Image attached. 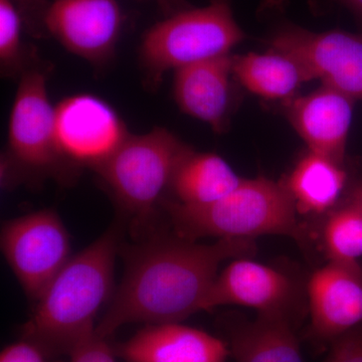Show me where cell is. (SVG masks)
Here are the masks:
<instances>
[{"label":"cell","mask_w":362,"mask_h":362,"mask_svg":"<svg viewBox=\"0 0 362 362\" xmlns=\"http://www.w3.org/2000/svg\"><path fill=\"white\" fill-rule=\"evenodd\" d=\"M125 271L108 310L96 325L108 339L132 323H181L202 305L225 261L250 258L254 240L221 239L213 244L156 230L132 246L121 247Z\"/></svg>","instance_id":"1"},{"label":"cell","mask_w":362,"mask_h":362,"mask_svg":"<svg viewBox=\"0 0 362 362\" xmlns=\"http://www.w3.org/2000/svg\"><path fill=\"white\" fill-rule=\"evenodd\" d=\"M120 228L101 237L69 259L35 302L21 338L39 346L49 358L70 356L96 330L95 319L114 294V268Z\"/></svg>","instance_id":"2"},{"label":"cell","mask_w":362,"mask_h":362,"mask_svg":"<svg viewBox=\"0 0 362 362\" xmlns=\"http://www.w3.org/2000/svg\"><path fill=\"white\" fill-rule=\"evenodd\" d=\"M160 207L173 233L188 240H255L269 235L300 240L303 235L289 190L284 183L266 177L243 178L233 192L206 206H183L163 199Z\"/></svg>","instance_id":"3"},{"label":"cell","mask_w":362,"mask_h":362,"mask_svg":"<svg viewBox=\"0 0 362 362\" xmlns=\"http://www.w3.org/2000/svg\"><path fill=\"white\" fill-rule=\"evenodd\" d=\"M190 151L171 131L156 127L145 134L129 135L95 169L139 237L153 230L157 209L176 169Z\"/></svg>","instance_id":"4"},{"label":"cell","mask_w":362,"mask_h":362,"mask_svg":"<svg viewBox=\"0 0 362 362\" xmlns=\"http://www.w3.org/2000/svg\"><path fill=\"white\" fill-rule=\"evenodd\" d=\"M244 39L230 0L175 11L143 35L139 58L145 80L150 88L158 87L168 71L230 54Z\"/></svg>","instance_id":"5"},{"label":"cell","mask_w":362,"mask_h":362,"mask_svg":"<svg viewBox=\"0 0 362 362\" xmlns=\"http://www.w3.org/2000/svg\"><path fill=\"white\" fill-rule=\"evenodd\" d=\"M47 73L30 66L21 76L8 124V152L2 180L49 177L64 180L70 166L59 156L54 134V106L47 93Z\"/></svg>","instance_id":"6"},{"label":"cell","mask_w":362,"mask_h":362,"mask_svg":"<svg viewBox=\"0 0 362 362\" xmlns=\"http://www.w3.org/2000/svg\"><path fill=\"white\" fill-rule=\"evenodd\" d=\"M0 244L7 264L33 302L71 258L70 235L52 209L6 221Z\"/></svg>","instance_id":"7"},{"label":"cell","mask_w":362,"mask_h":362,"mask_svg":"<svg viewBox=\"0 0 362 362\" xmlns=\"http://www.w3.org/2000/svg\"><path fill=\"white\" fill-rule=\"evenodd\" d=\"M270 47L294 61L306 82L320 80L354 101H362L361 35L287 26L272 37Z\"/></svg>","instance_id":"8"},{"label":"cell","mask_w":362,"mask_h":362,"mask_svg":"<svg viewBox=\"0 0 362 362\" xmlns=\"http://www.w3.org/2000/svg\"><path fill=\"white\" fill-rule=\"evenodd\" d=\"M54 134L59 156L71 169H96L129 137L115 109L100 97L77 94L54 106Z\"/></svg>","instance_id":"9"},{"label":"cell","mask_w":362,"mask_h":362,"mask_svg":"<svg viewBox=\"0 0 362 362\" xmlns=\"http://www.w3.org/2000/svg\"><path fill=\"white\" fill-rule=\"evenodd\" d=\"M306 286L276 267L247 258L233 259L216 276L202 311L226 305L247 307L262 315L287 317L301 322L306 304Z\"/></svg>","instance_id":"10"},{"label":"cell","mask_w":362,"mask_h":362,"mask_svg":"<svg viewBox=\"0 0 362 362\" xmlns=\"http://www.w3.org/2000/svg\"><path fill=\"white\" fill-rule=\"evenodd\" d=\"M123 21L118 0H52L42 16L54 40L95 66L113 58Z\"/></svg>","instance_id":"11"},{"label":"cell","mask_w":362,"mask_h":362,"mask_svg":"<svg viewBox=\"0 0 362 362\" xmlns=\"http://www.w3.org/2000/svg\"><path fill=\"white\" fill-rule=\"evenodd\" d=\"M310 324L306 338L321 351L362 324V267L328 261L306 284Z\"/></svg>","instance_id":"12"},{"label":"cell","mask_w":362,"mask_h":362,"mask_svg":"<svg viewBox=\"0 0 362 362\" xmlns=\"http://www.w3.org/2000/svg\"><path fill=\"white\" fill-rule=\"evenodd\" d=\"M354 102L339 90L322 85L286 103L287 117L309 151L342 164Z\"/></svg>","instance_id":"13"},{"label":"cell","mask_w":362,"mask_h":362,"mask_svg":"<svg viewBox=\"0 0 362 362\" xmlns=\"http://www.w3.org/2000/svg\"><path fill=\"white\" fill-rule=\"evenodd\" d=\"M126 362H226V341L181 323L145 325L126 341L113 346Z\"/></svg>","instance_id":"14"},{"label":"cell","mask_w":362,"mask_h":362,"mask_svg":"<svg viewBox=\"0 0 362 362\" xmlns=\"http://www.w3.org/2000/svg\"><path fill=\"white\" fill-rule=\"evenodd\" d=\"M233 56L218 57L175 71L173 98L188 116L225 132L232 105Z\"/></svg>","instance_id":"15"},{"label":"cell","mask_w":362,"mask_h":362,"mask_svg":"<svg viewBox=\"0 0 362 362\" xmlns=\"http://www.w3.org/2000/svg\"><path fill=\"white\" fill-rule=\"evenodd\" d=\"M299 325L287 317L262 314L255 320L226 317L221 321L235 362H304Z\"/></svg>","instance_id":"16"},{"label":"cell","mask_w":362,"mask_h":362,"mask_svg":"<svg viewBox=\"0 0 362 362\" xmlns=\"http://www.w3.org/2000/svg\"><path fill=\"white\" fill-rule=\"evenodd\" d=\"M242 180L223 157L192 150L176 169L169 192L177 204L206 206L230 194Z\"/></svg>","instance_id":"17"},{"label":"cell","mask_w":362,"mask_h":362,"mask_svg":"<svg viewBox=\"0 0 362 362\" xmlns=\"http://www.w3.org/2000/svg\"><path fill=\"white\" fill-rule=\"evenodd\" d=\"M346 181L342 164L308 151L283 183L292 195L298 213L321 216L337 206Z\"/></svg>","instance_id":"18"},{"label":"cell","mask_w":362,"mask_h":362,"mask_svg":"<svg viewBox=\"0 0 362 362\" xmlns=\"http://www.w3.org/2000/svg\"><path fill=\"white\" fill-rule=\"evenodd\" d=\"M233 75L252 94L286 103L294 99L300 86L306 82L294 61L272 49L266 54L233 56Z\"/></svg>","instance_id":"19"},{"label":"cell","mask_w":362,"mask_h":362,"mask_svg":"<svg viewBox=\"0 0 362 362\" xmlns=\"http://www.w3.org/2000/svg\"><path fill=\"white\" fill-rule=\"evenodd\" d=\"M328 261L358 263L362 257V209L345 201L327 214L322 228Z\"/></svg>","instance_id":"20"},{"label":"cell","mask_w":362,"mask_h":362,"mask_svg":"<svg viewBox=\"0 0 362 362\" xmlns=\"http://www.w3.org/2000/svg\"><path fill=\"white\" fill-rule=\"evenodd\" d=\"M23 26V16L14 0H0V66L6 77H18L33 66L25 56Z\"/></svg>","instance_id":"21"},{"label":"cell","mask_w":362,"mask_h":362,"mask_svg":"<svg viewBox=\"0 0 362 362\" xmlns=\"http://www.w3.org/2000/svg\"><path fill=\"white\" fill-rule=\"evenodd\" d=\"M323 362H362V324L329 345Z\"/></svg>","instance_id":"22"},{"label":"cell","mask_w":362,"mask_h":362,"mask_svg":"<svg viewBox=\"0 0 362 362\" xmlns=\"http://www.w3.org/2000/svg\"><path fill=\"white\" fill-rule=\"evenodd\" d=\"M115 356L106 338L98 337L95 332L71 352L69 362H116Z\"/></svg>","instance_id":"23"},{"label":"cell","mask_w":362,"mask_h":362,"mask_svg":"<svg viewBox=\"0 0 362 362\" xmlns=\"http://www.w3.org/2000/svg\"><path fill=\"white\" fill-rule=\"evenodd\" d=\"M49 359L39 346L23 338L0 354V362H51Z\"/></svg>","instance_id":"24"},{"label":"cell","mask_w":362,"mask_h":362,"mask_svg":"<svg viewBox=\"0 0 362 362\" xmlns=\"http://www.w3.org/2000/svg\"><path fill=\"white\" fill-rule=\"evenodd\" d=\"M345 201L351 202L362 209V181H359L350 188Z\"/></svg>","instance_id":"25"},{"label":"cell","mask_w":362,"mask_h":362,"mask_svg":"<svg viewBox=\"0 0 362 362\" xmlns=\"http://www.w3.org/2000/svg\"><path fill=\"white\" fill-rule=\"evenodd\" d=\"M342 1L362 21V0H342Z\"/></svg>","instance_id":"26"}]
</instances>
